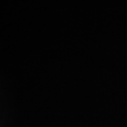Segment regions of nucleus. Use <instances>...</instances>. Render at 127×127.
Segmentation results:
<instances>
[]
</instances>
